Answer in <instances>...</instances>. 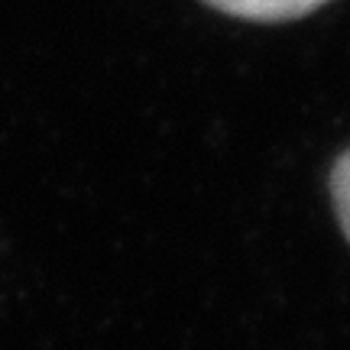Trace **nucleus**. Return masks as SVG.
<instances>
[{"label": "nucleus", "mask_w": 350, "mask_h": 350, "mask_svg": "<svg viewBox=\"0 0 350 350\" xmlns=\"http://www.w3.org/2000/svg\"><path fill=\"white\" fill-rule=\"evenodd\" d=\"M208 7L240 20H256V23H282V20H295L305 13L325 7L331 0H204Z\"/></svg>", "instance_id": "nucleus-1"}, {"label": "nucleus", "mask_w": 350, "mask_h": 350, "mask_svg": "<svg viewBox=\"0 0 350 350\" xmlns=\"http://www.w3.org/2000/svg\"><path fill=\"white\" fill-rule=\"evenodd\" d=\"M331 198H334V211L344 227V234L350 240V150L344 152L331 172Z\"/></svg>", "instance_id": "nucleus-2"}]
</instances>
